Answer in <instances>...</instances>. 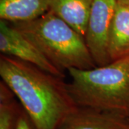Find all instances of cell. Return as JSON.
<instances>
[{
    "label": "cell",
    "instance_id": "cell-8",
    "mask_svg": "<svg viewBox=\"0 0 129 129\" xmlns=\"http://www.w3.org/2000/svg\"><path fill=\"white\" fill-rule=\"evenodd\" d=\"M50 9V0H0V18L7 22L31 21Z\"/></svg>",
    "mask_w": 129,
    "mask_h": 129
},
{
    "label": "cell",
    "instance_id": "cell-9",
    "mask_svg": "<svg viewBox=\"0 0 129 129\" xmlns=\"http://www.w3.org/2000/svg\"><path fill=\"white\" fill-rule=\"evenodd\" d=\"M129 55V6L118 3L109 42L111 62Z\"/></svg>",
    "mask_w": 129,
    "mask_h": 129
},
{
    "label": "cell",
    "instance_id": "cell-5",
    "mask_svg": "<svg viewBox=\"0 0 129 129\" xmlns=\"http://www.w3.org/2000/svg\"><path fill=\"white\" fill-rule=\"evenodd\" d=\"M0 51L37 67L42 71L62 78L63 72L57 68L37 47L17 29L4 20L0 21Z\"/></svg>",
    "mask_w": 129,
    "mask_h": 129
},
{
    "label": "cell",
    "instance_id": "cell-4",
    "mask_svg": "<svg viewBox=\"0 0 129 129\" xmlns=\"http://www.w3.org/2000/svg\"><path fill=\"white\" fill-rule=\"evenodd\" d=\"M117 0H92L85 37L97 67L111 62L109 42Z\"/></svg>",
    "mask_w": 129,
    "mask_h": 129
},
{
    "label": "cell",
    "instance_id": "cell-1",
    "mask_svg": "<svg viewBox=\"0 0 129 129\" xmlns=\"http://www.w3.org/2000/svg\"><path fill=\"white\" fill-rule=\"evenodd\" d=\"M0 75L21 102L35 129H58L78 108L61 78L27 62L2 55Z\"/></svg>",
    "mask_w": 129,
    "mask_h": 129
},
{
    "label": "cell",
    "instance_id": "cell-2",
    "mask_svg": "<svg viewBox=\"0 0 129 129\" xmlns=\"http://www.w3.org/2000/svg\"><path fill=\"white\" fill-rule=\"evenodd\" d=\"M68 71L67 88L78 107L129 118V55L92 69Z\"/></svg>",
    "mask_w": 129,
    "mask_h": 129
},
{
    "label": "cell",
    "instance_id": "cell-11",
    "mask_svg": "<svg viewBox=\"0 0 129 129\" xmlns=\"http://www.w3.org/2000/svg\"><path fill=\"white\" fill-rule=\"evenodd\" d=\"M15 129H35L26 113L19 114Z\"/></svg>",
    "mask_w": 129,
    "mask_h": 129
},
{
    "label": "cell",
    "instance_id": "cell-7",
    "mask_svg": "<svg viewBox=\"0 0 129 129\" xmlns=\"http://www.w3.org/2000/svg\"><path fill=\"white\" fill-rule=\"evenodd\" d=\"M92 0H50V9L85 37Z\"/></svg>",
    "mask_w": 129,
    "mask_h": 129
},
{
    "label": "cell",
    "instance_id": "cell-10",
    "mask_svg": "<svg viewBox=\"0 0 129 129\" xmlns=\"http://www.w3.org/2000/svg\"><path fill=\"white\" fill-rule=\"evenodd\" d=\"M18 116L9 100L0 101V129H15Z\"/></svg>",
    "mask_w": 129,
    "mask_h": 129
},
{
    "label": "cell",
    "instance_id": "cell-6",
    "mask_svg": "<svg viewBox=\"0 0 129 129\" xmlns=\"http://www.w3.org/2000/svg\"><path fill=\"white\" fill-rule=\"evenodd\" d=\"M58 129H129V118L78 107L65 118Z\"/></svg>",
    "mask_w": 129,
    "mask_h": 129
},
{
    "label": "cell",
    "instance_id": "cell-3",
    "mask_svg": "<svg viewBox=\"0 0 129 129\" xmlns=\"http://www.w3.org/2000/svg\"><path fill=\"white\" fill-rule=\"evenodd\" d=\"M11 24L62 72L97 67L85 38L50 10L35 19Z\"/></svg>",
    "mask_w": 129,
    "mask_h": 129
},
{
    "label": "cell",
    "instance_id": "cell-12",
    "mask_svg": "<svg viewBox=\"0 0 129 129\" xmlns=\"http://www.w3.org/2000/svg\"><path fill=\"white\" fill-rule=\"evenodd\" d=\"M117 2H118V3L129 6V0H117Z\"/></svg>",
    "mask_w": 129,
    "mask_h": 129
}]
</instances>
